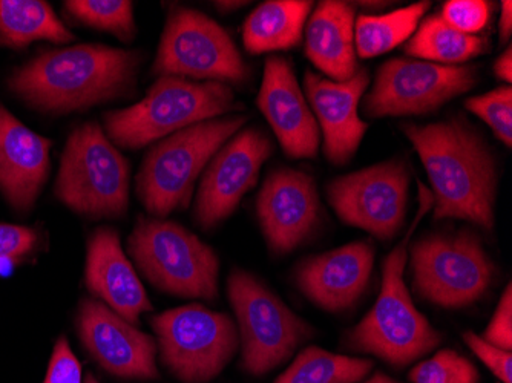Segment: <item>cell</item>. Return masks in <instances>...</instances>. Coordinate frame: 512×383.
<instances>
[{
	"mask_svg": "<svg viewBox=\"0 0 512 383\" xmlns=\"http://www.w3.org/2000/svg\"><path fill=\"white\" fill-rule=\"evenodd\" d=\"M404 134L424 163L433 187L434 218L494 227L496 161L485 141L456 118L431 125H405Z\"/></svg>",
	"mask_w": 512,
	"mask_h": 383,
	"instance_id": "cell-1",
	"label": "cell"
},
{
	"mask_svg": "<svg viewBox=\"0 0 512 383\" xmlns=\"http://www.w3.org/2000/svg\"><path fill=\"white\" fill-rule=\"evenodd\" d=\"M138 66L140 56L134 51L77 45L31 60L11 76L10 88L43 111H79L129 91Z\"/></svg>",
	"mask_w": 512,
	"mask_h": 383,
	"instance_id": "cell-2",
	"label": "cell"
},
{
	"mask_svg": "<svg viewBox=\"0 0 512 383\" xmlns=\"http://www.w3.org/2000/svg\"><path fill=\"white\" fill-rule=\"evenodd\" d=\"M433 203L430 189L419 181V210L407 236L385 258L378 301L347 336V345L352 350L375 354L396 367L421 359L442 341L439 331L414 307L404 281L410 238Z\"/></svg>",
	"mask_w": 512,
	"mask_h": 383,
	"instance_id": "cell-3",
	"label": "cell"
},
{
	"mask_svg": "<svg viewBox=\"0 0 512 383\" xmlns=\"http://www.w3.org/2000/svg\"><path fill=\"white\" fill-rule=\"evenodd\" d=\"M226 83H194L180 77H161L142 102L105 115L106 134L122 148L140 149L166 135L240 111Z\"/></svg>",
	"mask_w": 512,
	"mask_h": 383,
	"instance_id": "cell-4",
	"label": "cell"
},
{
	"mask_svg": "<svg viewBox=\"0 0 512 383\" xmlns=\"http://www.w3.org/2000/svg\"><path fill=\"white\" fill-rule=\"evenodd\" d=\"M247 118L234 115L206 120L158 141L146 154L137 177V194L146 210L168 217L172 210L186 209L204 167Z\"/></svg>",
	"mask_w": 512,
	"mask_h": 383,
	"instance_id": "cell-5",
	"label": "cell"
},
{
	"mask_svg": "<svg viewBox=\"0 0 512 383\" xmlns=\"http://www.w3.org/2000/svg\"><path fill=\"white\" fill-rule=\"evenodd\" d=\"M56 194L69 209L89 217H122L128 210V160L96 123H86L69 135Z\"/></svg>",
	"mask_w": 512,
	"mask_h": 383,
	"instance_id": "cell-6",
	"label": "cell"
},
{
	"mask_svg": "<svg viewBox=\"0 0 512 383\" xmlns=\"http://www.w3.org/2000/svg\"><path fill=\"white\" fill-rule=\"evenodd\" d=\"M129 253L157 289L186 298H217V255L180 224L140 221L129 238Z\"/></svg>",
	"mask_w": 512,
	"mask_h": 383,
	"instance_id": "cell-7",
	"label": "cell"
},
{
	"mask_svg": "<svg viewBox=\"0 0 512 383\" xmlns=\"http://www.w3.org/2000/svg\"><path fill=\"white\" fill-rule=\"evenodd\" d=\"M163 364L186 383H206L229 364L240 345L237 325L224 313L184 305L152 318Z\"/></svg>",
	"mask_w": 512,
	"mask_h": 383,
	"instance_id": "cell-8",
	"label": "cell"
},
{
	"mask_svg": "<svg viewBox=\"0 0 512 383\" xmlns=\"http://www.w3.org/2000/svg\"><path fill=\"white\" fill-rule=\"evenodd\" d=\"M227 290L240 327L243 368L250 374L261 376L283 364L312 336L309 324L250 273L234 270Z\"/></svg>",
	"mask_w": 512,
	"mask_h": 383,
	"instance_id": "cell-9",
	"label": "cell"
},
{
	"mask_svg": "<svg viewBox=\"0 0 512 383\" xmlns=\"http://www.w3.org/2000/svg\"><path fill=\"white\" fill-rule=\"evenodd\" d=\"M413 285L422 298L440 307L460 308L485 295L494 266L474 233L431 235L411 249Z\"/></svg>",
	"mask_w": 512,
	"mask_h": 383,
	"instance_id": "cell-10",
	"label": "cell"
},
{
	"mask_svg": "<svg viewBox=\"0 0 512 383\" xmlns=\"http://www.w3.org/2000/svg\"><path fill=\"white\" fill-rule=\"evenodd\" d=\"M154 73L226 85H240L249 79V68L226 30L200 11L186 8H177L169 16L155 57Z\"/></svg>",
	"mask_w": 512,
	"mask_h": 383,
	"instance_id": "cell-11",
	"label": "cell"
},
{
	"mask_svg": "<svg viewBox=\"0 0 512 383\" xmlns=\"http://www.w3.org/2000/svg\"><path fill=\"white\" fill-rule=\"evenodd\" d=\"M476 83L474 66H445L398 57L379 68L375 85L365 97L364 112L371 118L430 114Z\"/></svg>",
	"mask_w": 512,
	"mask_h": 383,
	"instance_id": "cell-12",
	"label": "cell"
},
{
	"mask_svg": "<svg viewBox=\"0 0 512 383\" xmlns=\"http://www.w3.org/2000/svg\"><path fill=\"white\" fill-rule=\"evenodd\" d=\"M410 174L402 161H387L336 178L327 198L338 217L379 239L396 236L407 212Z\"/></svg>",
	"mask_w": 512,
	"mask_h": 383,
	"instance_id": "cell-13",
	"label": "cell"
},
{
	"mask_svg": "<svg viewBox=\"0 0 512 383\" xmlns=\"http://www.w3.org/2000/svg\"><path fill=\"white\" fill-rule=\"evenodd\" d=\"M273 143L260 129L241 131L212 158L198 190L195 220L209 229L234 213L255 186L261 166L273 154Z\"/></svg>",
	"mask_w": 512,
	"mask_h": 383,
	"instance_id": "cell-14",
	"label": "cell"
},
{
	"mask_svg": "<svg viewBox=\"0 0 512 383\" xmlns=\"http://www.w3.org/2000/svg\"><path fill=\"white\" fill-rule=\"evenodd\" d=\"M79 333L86 350L109 373L131 379L158 376L154 339L137 330L108 305L85 299L80 305Z\"/></svg>",
	"mask_w": 512,
	"mask_h": 383,
	"instance_id": "cell-15",
	"label": "cell"
},
{
	"mask_svg": "<svg viewBox=\"0 0 512 383\" xmlns=\"http://www.w3.org/2000/svg\"><path fill=\"white\" fill-rule=\"evenodd\" d=\"M315 181L304 172L278 169L261 187L256 212L273 252L287 253L313 232L319 220Z\"/></svg>",
	"mask_w": 512,
	"mask_h": 383,
	"instance_id": "cell-16",
	"label": "cell"
},
{
	"mask_svg": "<svg viewBox=\"0 0 512 383\" xmlns=\"http://www.w3.org/2000/svg\"><path fill=\"white\" fill-rule=\"evenodd\" d=\"M368 83L367 69H358L345 82L322 79L313 71H306L304 76L310 109L324 134L325 157L338 166L352 160L367 132L368 125L359 117L358 108Z\"/></svg>",
	"mask_w": 512,
	"mask_h": 383,
	"instance_id": "cell-17",
	"label": "cell"
},
{
	"mask_svg": "<svg viewBox=\"0 0 512 383\" xmlns=\"http://www.w3.org/2000/svg\"><path fill=\"white\" fill-rule=\"evenodd\" d=\"M256 105L289 157H316L319 148L318 123L304 99L292 66L283 57L272 56L266 60L263 85Z\"/></svg>",
	"mask_w": 512,
	"mask_h": 383,
	"instance_id": "cell-18",
	"label": "cell"
},
{
	"mask_svg": "<svg viewBox=\"0 0 512 383\" xmlns=\"http://www.w3.org/2000/svg\"><path fill=\"white\" fill-rule=\"evenodd\" d=\"M373 262V243L358 241L304 259L296 270V282L301 292L324 310H345L364 293Z\"/></svg>",
	"mask_w": 512,
	"mask_h": 383,
	"instance_id": "cell-19",
	"label": "cell"
},
{
	"mask_svg": "<svg viewBox=\"0 0 512 383\" xmlns=\"http://www.w3.org/2000/svg\"><path fill=\"white\" fill-rule=\"evenodd\" d=\"M86 287L106 302L129 324L137 325L140 315L151 311L148 295L134 267L123 253L119 235L112 229H99L92 235L86 258Z\"/></svg>",
	"mask_w": 512,
	"mask_h": 383,
	"instance_id": "cell-20",
	"label": "cell"
},
{
	"mask_svg": "<svg viewBox=\"0 0 512 383\" xmlns=\"http://www.w3.org/2000/svg\"><path fill=\"white\" fill-rule=\"evenodd\" d=\"M50 148V140L0 105V189L16 209H30L40 194L50 169Z\"/></svg>",
	"mask_w": 512,
	"mask_h": 383,
	"instance_id": "cell-21",
	"label": "cell"
},
{
	"mask_svg": "<svg viewBox=\"0 0 512 383\" xmlns=\"http://www.w3.org/2000/svg\"><path fill=\"white\" fill-rule=\"evenodd\" d=\"M306 54L322 73L345 82L358 73L355 51V10L338 0H325L310 16Z\"/></svg>",
	"mask_w": 512,
	"mask_h": 383,
	"instance_id": "cell-22",
	"label": "cell"
},
{
	"mask_svg": "<svg viewBox=\"0 0 512 383\" xmlns=\"http://www.w3.org/2000/svg\"><path fill=\"white\" fill-rule=\"evenodd\" d=\"M312 5L304 0L264 2L244 23L246 50L250 54H263L299 45Z\"/></svg>",
	"mask_w": 512,
	"mask_h": 383,
	"instance_id": "cell-23",
	"label": "cell"
},
{
	"mask_svg": "<svg viewBox=\"0 0 512 383\" xmlns=\"http://www.w3.org/2000/svg\"><path fill=\"white\" fill-rule=\"evenodd\" d=\"M73 34L42 0H0V42L20 48L36 40L71 42Z\"/></svg>",
	"mask_w": 512,
	"mask_h": 383,
	"instance_id": "cell-24",
	"label": "cell"
},
{
	"mask_svg": "<svg viewBox=\"0 0 512 383\" xmlns=\"http://www.w3.org/2000/svg\"><path fill=\"white\" fill-rule=\"evenodd\" d=\"M430 5V2H419L384 16L359 17L355 27V51L359 57L373 59L410 39Z\"/></svg>",
	"mask_w": 512,
	"mask_h": 383,
	"instance_id": "cell-25",
	"label": "cell"
},
{
	"mask_svg": "<svg viewBox=\"0 0 512 383\" xmlns=\"http://www.w3.org/2000/svg\"><path fill=\"white\" fill-rule=\"evenodd\" d=\"M485 50V40L460 33L440 16H431L424 20L410 42L405 45V51L410 56L440 63L467 62L480 56Z\"/></svg>",
	"mask_w": 512,
	"mask_h": 383,
	"instance_id": "cell-26",
	"label": "cell"
},
{
	"mask_svg": "<svg viewBox=\"0 0 512 383\" xmlns=\"http://www.w3.org/2000/svg\"><path fill=\"white\" fill-rule=\"evenodd\" d=\"M373 368L367 359L341 356L318 347H309L275 383H356Z\"/></svg>",
	"mask_w": 512,
	"mask_h": 383,
	"instance_id": "cell-27",
	"label": "cell"
},
{
	"mask_svg": "<svg viewBox=\"0 0 512 383\" xmlns=\"http://www.w3.org/2000/svg\"><path fill=\"white\" fill-rule=\"evenodd\" d=\"M65 8L88 27L109 31L125 42L135 36L134 10L128 0H69Z\"/></svg>",
	"mask_w": 512,
	"mask_h": 383,
	"instance_id": "cell-28",
	"label": "cell"
},
{
	"mask_svg": "<svg viewBox=\"0 0 512 383\" xmlns=\"http://www.w3.org/2000/svg\"><path fill=\"white\" fill-rule=\"evenodd\" d=\"M413 383H479L476 367L454 350H440L436 356L411 370Z\"/></svg>",
	"mask_w": 512,
	"mask_h": 383,
	"instance_id": "cell-29",
	"label": "cell"
},
{
	"mask_svg": "<svg viewBox=\"0 0 512 383\" xmlns=\"http://www.w3.org/2000/svg\"><path fill=\"white\" fill-rule=\"evenodd\" d=\"M468 111L482 118L493 129L496 137L508 148L512 145V91L511 86H500L494 91L471 97L465 102Z\"/></svg>",
	"mask_w": 512,
	"mask_h": 383,
	"instance_id": "cell-30",
	"label": "cell"
},
{
	"mask_svg": "<svg viewBox=\"0 0 512 383\" xmlns=\"http://www.w3.org/2000/svg\"><path fill=\"white\" fill-rule=\"evenodd\" d=\"M491 7L485 0H450L444 5L442 19L460 33L474 36L490 22Z\"/></svg>",
	"mask_w": 512,
	"mask_h": 383,
	"instance_id": "cell-31",
	"label": "cell"
},
{
	"mask_svg": "<svg viewBox=\"0 0 512 383\" xmlns=\"http://www.w3.org/2000/svg\"><path fill=\"white\" fill-rule=\"evenodd\" d=\"M36 233L27 227L0 224V275L10 272L22 256L33 250Z\"/></svg>",
	"mask_w": 512,
	"mask_h": 383,
	"instance_id": "cell-32",
	"label": "cell"
},
{
	"mask_svg": "<svg viewBox=\"0 0 512 383\" xmlns=\"http://www.w3.org/2000/svg\"><path fill=\"white\" fill-rule=\"evenodd\" d=\"M463 341L474 351L480 361L490 368L503 383H512V356L511 351L491 345L480 338L473 331L463 334Z\"/></svg>",
	"mask_w": 512,
	"mask_h": 383,
	"instance_id": "cell-33",
	"label": "cell"
},
{
	"mask_svg": "<svg viewBox=\"0 0 512 383\" xmlns=\"http://www.w3.org/2000/svg\"><path fill=\"white\" fill-rule=\"evenodd\" d=\"M45 383H82V367L65 338L54 347Z\"/></svg>",
	"mask_w": 512,
	"mask_h": 383,
	"instance_id": "cell-34",
	"label": "cell"
},
{
	"mask_svg": "<svg viewBox=\"0 0 512 383\" xmlns=\"http://www.w3.org/2000/svg\"><path fill=\"white\" fill-rule=\"evenodd\" d=\"M483 339L491 345L511 351L512 348V289L511 284L505 289L499 307L483 334Z\"/></svg>",
	"mask_w": 512,
	"mask_h": 383,
	"instance_id": "cell-35",
	"label": "cell"
},
{
	"mask_svg": "<svg viewBox=\"0 0 512 383\" xmlns=\"http://www.w3.org/2000/svg\"><path fill=\"white\" fill-rule=\"evenodd\" d=\"M494 73L503 82H512V48L508 46V50L496 60L494 63Z\"/></svg>",
	"mask_w": 512,
	"mask_h": 383,
	"instance_id": "cell-36",
	"label": "cell"
},
{
	"mask_svg": "<svg viewBox=\"0 0 512 383\" xmlns=\"http://www.w3.org/2000/svg\"><path fill=\"white\" fill-rule=\"evenodd\" d=\"M512 33V4L509 0L502 2V14L499 20L500 42L506 43Z\"/></svg>",
	"mask_w": 512,
	"mask_h": 383,
	"instance_id": "cell-37",
	"label": "cell"
},
{
	"mask_svg": "<svg viewBox=\"0 0 512 383\" xmlns=\"http://www.w3.org/2000/svg\"><path fill=\"white\" fill-rule=\"evenodd\" d=\"M364 383H399L396 380L391 379V377L385 376L382 373H376L375 376L371 377L370 380Z\"/></svg>",
	"mask_w": 512,
	"mask_h": 383,
	"instance_id": "cell-38",
	"label": "cell"
},
{
	"mask_svg": "<svg viewBox=\"0 0 512 383\" xmlns=\"http://www.w3.org/2000/svg\"><path fill=\"white\" fill-rule=\"evenodd\" d=\"M217 5L221 10H234V8H240L246 4L244 2H218Z\"/></svg>",
	"mask_w": 512,
	"mask_h": 383,
	"instance_id": "cell-39",
	"label": "cell"
},
{
	"mask_svg": "<svg viewBox=\"0 0 512 383\" xmlns=\"http://www.w3.org/2000/svg\"><path fill=\"white\" fill-rule=\"evenodd\" d=\"M85 383H100V382H99V380L94 379V376H91V374H89V376L86 377Z\"/></svg>",
	"mask_w": 512,
	"mask_h": 383,
	"instance_id": "cell-40",
	"label": "cell"
}]
</instances>
